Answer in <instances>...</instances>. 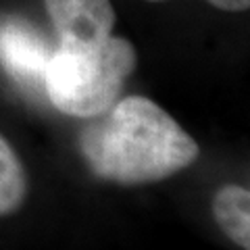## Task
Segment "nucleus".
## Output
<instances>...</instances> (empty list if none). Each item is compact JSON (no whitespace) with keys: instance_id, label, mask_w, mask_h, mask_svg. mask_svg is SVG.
<instances>
[{"instance_id":"1","label":"nucleus","mask_w":250,"mask_h":250,"mask_svg":"<svg viewBox=\"0 0 250 250\" xmlns=\"http://www.w3.org/2000/svg\"><path fill=\"white\" fill-rule=\"evenodd\" d=\"M77 144L94 175L119 186L167 179L200 154L196 140L146 96H125L92 117Z\"/></svg>"},{"instance_id":"4","label":"nucleus","mask_w":250,"mask_h":250,"mask_svg":"<svg viewBox=\"0 0 250 250\" xmlns=\"http://www.w3.org/2000/svg\"><path fill=\"white\" fill-rule=\"evenodd\" d=\"M59 42L103 44L113 36L111 0H44Z\"/></svg>"},{"instance_id":"7","label":"nucleus","mask_w":250,"mask_h":250,"mask_svg":"<svg viewBox=\"0 0 250 250\" xmlns=\"http://www.w3.org/2000/svg\"><path fill=\"white\" fill-rule=\"evenodd\" d=\"M146 2H163V0H146ZM208 4H213L219 11L228 13H242L250 9V0H207Z\"/></svg>"},{"instance_id":"2","label":"nucleus","mask_w":250,"mask_h":250,"mask_svg":"<svg viewBox=\"0 0 250 250\" xmlns=\"http://www.w3.org/2000/svg\"><path fill=\"white\" fill-rule=\"evenodd\" d=\"M138 52L125 38L111 36L103 44L59 42L44 71L42 88L57 111L92 119L119 100Z\"/></svg>"},{"instance_id":"3","label":"nucleus","mask_w":250,"mask_h":250,"mask_svg":"<svg viewBox=\"0 0 250 250\" xmlns=\"http://www.w3.org/2000/svg\"><path fill=\"white\" fill-rule=\"evenodd\" d=\"M52 48L31 23L19 17L0 19V65L13 80L38 88L44 82V71Z\"/></svg>"},{"instance_id":"6","label":"nucleus","mask_w":250,"mask_h":250,"mask_svg":"<svg viewBox=\"0 0 250 250\" xmlns=\"http://www.w3.org/2000/svg\"><path fill=\"white\" fill-rule=\"evenodd\" d=\"M27 196V175L13 146L0 136V217L19 210Z\"/></svg>"},{"instance_id":"5","label":"nucleus","mask_w":250,"mask_h":250,"mask_svg":"<svg viewBox=\"0 0 250 250\" xmlns=\"http://www.w3.org/2000/svg\"><path fill=\"white\" fill-rule=\"evenodd\" d=\"M215 223L231 242L250 250V190L242 186H223L213 198Z\"/></svg>"}]
</instances>
